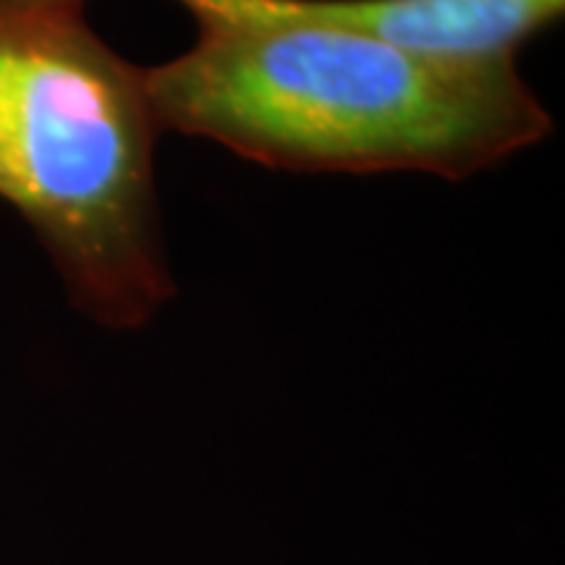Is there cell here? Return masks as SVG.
I'll return each mask as SVG.
<instances>
[{
	"label": "cell",
	"instance_id": "6da1fadb",
	"mask_svg": "<svg viewBox=\"0 0 565 565\" xmlns=\"http://www.w3.org/2000/svg\"><path fill=\"white\" fill-rule=\"evenodd\" d=\"M194 47L145 68L162 131L299 173L498 166L553 131L515 63H458L333 26L196 19Z\"/></svg>",
	"mask_w": 565,
	"mask_h": 565
},
{
	"label": "cell",
	"instance_id": "7a4b0ae2",
	"mask_svg": "<svg viewBox=\"0 0 565 565\" xmlns=\"http://www.w3.org/2000/svg\"><path fill=\"white\" fill-rule=\"evenodd\" d=\"M145 68L84 9L0 0V200L53 257L71 301L110 330L141 328L175 294L160 236Z\"/></svg>",
	"mask_w": 565,
	"mask_h": 565
},
{
	"label": "cell",
	"instance_id": "3957f363",
	"mask_svg": "<svg viewBox=\"0 0 565 565\" xmlns=\"http://www.w3.org/2000/svg\"><path fill=\"white\" fill-rule=\"evenodd\" d=\"M194 19H280L364 34L427 58L515 63L565 0H179Z\"/></svg>",
	"mask_w": 565,
	"mask_h": 565
},
{
	"label": "cell",
	"instance_id": "277c9868",
	"mask_svg": "<svg viewBox=\"0 0 565 565\" xmlns=\"http://www.w3.org/2000/svg\"><path fill=\"white\" fill-rule=\"evenodd\" d=\"M19 3H38V6H74V9H84L87 0H19Z\"/></svg>",
	"mask_w": 565,
	"mask_h": 565
}]
</instances>
